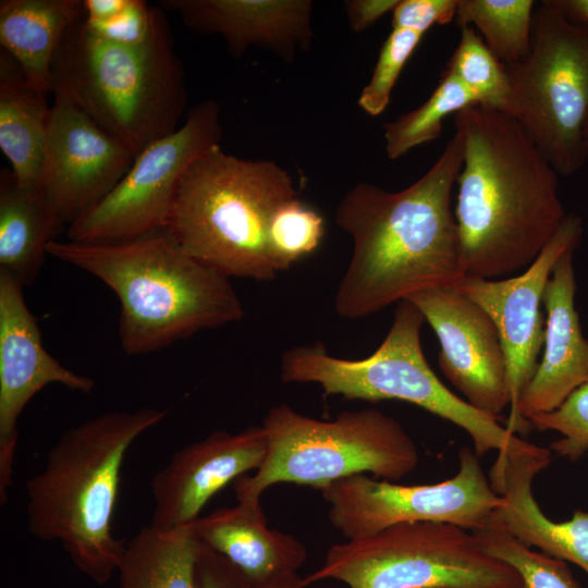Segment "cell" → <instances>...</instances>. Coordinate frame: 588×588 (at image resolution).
Instances as JSON below:
<instances>
[{"mask_svg": "<svg viewBox=\"0 0 588 588\" xmlns=\"http://www.w3.org/2000/svg\"><path fill=\"white\" fill-rule=\"evenodd\" d=\"M198 574L201 588H252L230 561L203 542H200Z\"/></svg>", "mask_w": 588, "mask_h": 588, "instance_id": "34", "label": "cell"}, {"mask_svg": "<svg viewBox=\"0 0 588 588\" xmlns=\"http://www.w3.org/2000/svg\"><path fill=\"white\" fill-rule=\"evenodd\" d=\"M297 197L285 169L216 145L182 176L166 231L189 256L228 278L269 281L279 270L268 246L275 209Z\"/></svg>", "mask_w": 588, "mask_h": 588, "instance_id": "6", "label": "cell"}, {"mask_svg": "<svg viewBox=\"0 0 588 588\" xmlns=\"http://www.w3.org/2000/svg\"><path fill=\"white\" fill-rule=\"evenodd\" d=\"M54 81L135 157L181 126L187 103L183 66L160 9L137 45L105 40L83 19L75 23L58 49Z\"/></svg>", "mask_w": 588, "mask_h": 588, "instance_id": "5", "label": "cell"}, {"mask_svg": "<svg viewBox=\"0 0 588 588\" xmlns=\"http://www.w3.org/2000/svg\"><path fill=\"white\" fill-rule=\"evenodd\" d=\"M457 0H400L392 11V28L424 35L431 26L455 19Z\"/></svg>", "mask_w": 588, "mask_h": 588, "instance_id": "33", "label": "cell"}, {"mask_svg": "<svg viewBox=\"0 0 588 588\" xmlns=\"http://www.w3.org/2000/svg\"><path fill=\"white\" fill-rule=\"evenodd\" d=\"M532 0H457L455 21L476 29L488 49L504 65L524 61L530 52Z\"/></svg>", "mask_w": 588, "mask_h": 588, "instance_id": "26", "label": "cell"}, {"mask_svg": "<svg viewBox=\"0 0 588 588\" xmlns=\"http://www.w3.org/2000/svg\"><path fill=\"white\" fill-rule=\"evenodd\" d=\"M400 0H348L347 19L354 32H364L383 15L392 12Z\"/></svg>", "mask_w": 588, "mask_h": 588, "instance_id": "35", "label": "cell"}, {"mask_svg": "<svg viewBox=\"0 0 588 588\" xmlns=\"http://www.w3.org/2000/svg\"><path fill=\"white\" fill-rule=\"evenodd\" d=\"M421 37L413 30L392 29L380 48L371 77L358 97V105L367 114L378 117L385 110L392 89Z\"/></svg>", "mask_w": 588, "mask_h": 588, "instance_id": "30", "label": "cell"}, {"mask_svg": "<svg viewBox=\"0 0 588 588\" xmlns=\"http://www.w3.org/2000/svg\"><path fill=\"white\" fill-rule=\"evenodd\" d=\"M425 318L409 301L399 303L380 346L363 359L329 354L323 344L295 345L281 357L284 383H315L326 395L379 402L397 400L417 405L462 428L477 456L507 450L515 433L450 391L429 366L420 342Z\"/></svg>", "mask_w": 588, "mask_h": 588, "instance_id": "7", "label": "cell"}, {"mask_svg": "<svg viewBox=\"0 0 588 588\" xmlns=\"http://www.w3.org/2000/svg\"><path fill=\"white\" fill-rule=\"evenodd\" d=\"M166 416V409L142 407L71 427L26 482L29 532L41 541H60L74 566L97 585L111 580L126 546L112 531L124 456Z\"/></svg>", "mask_w": 588, "mask_h": 588, "instance_id": "4", "label": "cell"}, {"mask_svg": "<svg viewBox=\"0 0 588 588\" xmlns=\"http://www.w3.org/2000/svg\"><path fill=\"white\" fill-rule=\"evenodd\" d=\"M474 105L477 101L471 93L443 72L438 86L422 105L383 124L387 156L399 159L411 149L438 138L448 115Z\"/></svg>", "mask_w": 588, "mask_h": 588, "instance_id": "27", "label": "cell"}, {"mask_svg": "<svg viewBox=\"0 0 588 588\" xmlns=\"http://www.w3.org/2000/svg\"><path fill=\"white\" fill-rule=\"evenodd\" d=\"M406 301L437 334L445 378L469 405L499 419L511 395L504 352L490 316L455 286L425 290Z\"/></svg>", "mask_w": 588, "mask_h": 588, "instance_id": "15", "label": "cell"}, {"mask_svg": "<svg viewBox=\"0 0 588 588\" xmlns=\"http://www.w3.org/2000/svg\"><path fill=\"white\" fill-rule=\"evenodd\" d=\"M194 538L230 561L250 586H258L297 569L307 559L294 536L267 525L260 501H237L184 526Z\"/></svg>", "mask_w": 588, "mask_h": 588, "instance_id": "21", "label": "cell"}, {"mask_svg": "<svg viewBox=\"0 0 588 588\" xmlns=\"http://www.w3.org/2000/svg\"><path fill=\"white\" fill-rule=\"evenodd\" d=\"M158 7L142 0H125L124 5L107 19L85 21L96 36L117 44L137 45L147 39L156 22Z\"/></svg>", "mask_w": 588, "mask_h": 588, "instance_id": "32", "label": "cell"}, {"mask_svg": "<svg viewBox=\"0 0 588 588\" xmlns=\"http://www.w3.org/2000/svg\"><path fill=\"white\" fill-rule=\"evenodd\" d=\"M550 462L549 449L523 439L498 452L490 483L502 503L491 519L523 544L572 562L588 574V511L577 510L571 519L553 522L534 497V479Z\"/></svg>", "mask_w": 588, "mask_h": 588, "instance_id": "18", "label": "cell"}, {"mask_svg": "<svg viewBox=\"0 0 588 588\" xmlns=\"http://www.w3.org/2000/svg\"><path fill=\"white\" fill-rule=\"evenodd\" d=\"M47 253L113 291L127 355L157 352L244 317L230 278L186 254L166 230L109 243L54 240Z\"/></svg>", "mask_w": 588, "mask_h": 588, "instance_id": "3", "label": "cell"}, {"mask_svg": "<svg viewBox=\"0 0 588 588\" xmlns=\"http://www.w3.org/2000/svg\"><path fill=\"white\" fill-rule=\"evenodd\" d=\"M444 73L466 87L477 105L505 113L509 81L505 66L471 26H461L460 41Z\"/></svg>", "mask_w": 588, "mask_h": 588, "instance_id": "28", "label": "cell"}, {"mask_svg": "<svg viewBox=\"0 0 588 588\" xmlns=\"http://www.w3.org/2000/svg\"><path fill=\"white\" fill-rule=\"evenodd\" d=\"M305 587L326 579L348 588H526L471 531L442 522H409L329 547Z\"/></svg>", "mask_w": 588, "mask_h": 588, "instance_id": "9", "label": "cell"}, {"mask_svg": "<svg viewBox=\"0 0 588 588\" xmlns=\"http://www.w3.org/2000/svg\"><path fill=\"white\" fill-rule=\"evenodd\" d=\"M42 189L64 229L102 200L135 156L102 128L59 82H53Z\"/></svg>", "mask_w": 588, "mask_h": 588, "instance_id": "13", "label": "cell"}, {"mask_svg": "<svg viewBox=\"0 0 588 588\" xmlns=\"http://www.w3.org/2000/svg\"><path fill=\"white\" fill-rule=\"evenodd\" d=\"M462 159L454 133L429 170L404 189L360 182L342 197L335 223L353 248L335 292L339 316L365 318L466 275L452 210Z\"/></svg>", "mask_w": 588, "mask_h": 588, "instance_id": "1", "label": "cell"}, {"mask_svg": "<svg viewBox=\"0 0 588 588\" xmlns=\"http://www.w3.org/2000/svg\"><path fill=\"white\" fill-rule=\"evenodd\" d=\"M324 234L322 216L297 197L281 204L268 226V246L279 272L314 253Z\"/></svg>", "mask_w": 588, "mask_h": 588, "instance_id": "29", "label": "cell"}, {"mask_svg": "<svg viewBox=\"0 0 588 588\" xmlns=\"http://www.w3.org/2000/svg\"><path fill=\"white\" fill-rule=\"evenodd\" d=\"M49 113L46 95L0 49V148L23 185L42 187Z\"/></svg>", "mask_w": 588, "mask_h": 588, "instance_id": "23", "label": "cell"}, {"mask_svg": "<svg viewBox=\"0 0 588 588\" xmlns=\"http://www.w3.org/2000/svg\"><path fill=\"white\" fill-rule=\"evenodd\" d=\"M583 232L581 218L567 215L537 259L520 274L503 279L465 275L454 285L479 305L498 329L511 395L505 427L513 433L519 397L537 370L544 343L541 304L546 284L559 258L577 247Z\"/></svg>", "mask_w": 588, "mask_h": 588, "instance_id": "14", "label": "cell"}, {"mask_svg": "<svg viewBox=\"0 0 588 588\" xmlns=\"http://www.w3.org/2000/svg\"><path fill=\"white\" fill-rule=\"evenodd\" d=\"M200 541L185 528L161 531L150 525L126 542L118 567L119 588H201Z\"/></svg>", "mask_w": 588, "mask_h": 588, "instance_id": "25", "label": "cell"}, {"mask_svg": "<svg viewBox=\"0 0 588 588\" xmlns=\"http://www.w3.org/2000/svg\"><path fill=\"white\" fill-rule=\"evenodd\" d=\"M568 19L588 25V0H549Z\"/></svg>", "mask_w": 588, "mask_h": 588, "instance_id": "36", "label": "cell"}, {"mask_svg": "<svg viewBox=\"0 0 588 588\" xmlns=\"http://www.w3.org/2000/svg\"><path fill=\"white\" fill-rule=\"evenodd\" d=\"M83 16L82 0H1V49L36 89L52 94L58 49L69 28Z\"/></svg>", "mask_w": 588, "mask_h": 588, "instance_id": "22", "label": "cell"}, {"mask_svg": "<svg viewBox=\"0 0 588 588\" xmlns=\"http://www.w3.org/2000/svg\"><path fill=\"white\" fill-rule=\"evenodd\" d=\"M267 450L261 425L235 433L215 431L185 445L151 479L155 507L149 525L161 531L188 525L219 490L257 470Z\"/></svg>", "mask_w": 588, "mask_h": 588, "instance_id": "17", "label": "cell"}, {"mask_svg": "<svg viewBox=\"0 0 588 588\" xmlns=\"http://www.w3.org/2000/svg\"><path fill=\"white\" fill-rule=\"evenodd\" d=\"M462 143L454 217L466 275L529 267L565 217L559 174L509 114L474 105L454 114Z\"/></svg>", "mask_w": 588, "mask_h": 588, "instance_id": "2", "label": "cell"}, {"mask_svg": "<svg viewBox=\"0 0 588 588\" xmlns=\"http://www.w3.org/2000/svg\"><path fill=\"white\" fill-rule=\"evenodd\" d=\"M583 136H584L585 146H586V149H587V152H588V113H587L585 124H584Z\"/></svg>", "mask_w": 588, "mask_h": 588, "instance_id": "38", "label": "cell"}, {"mask_svg": "<svg viewBox=\"0 0 588 588\" xmlns=\"http://www.w3.org/2000/svg\"><path fill=\"white\" fill-rule=\"evenodd\" d=\"M23 286L0 269V503L8 501L17 445V421L27 403L46 385L58 383L89 394L94 379L74 372L44 347Z\"/></svg>", "mask_w": 588, "mask_h": 588, "instance_id": "16", "label": "cell"}, {"mask_svg": "<svg viewBox=\"0 0 588 588\" xmlns=\"http://www.w3.org/2000/svg\"><path fill=\"white\" fill-rule=\"evenodd\" d=\"M62 231L42 187L23 185L12 170H1L0 269L23 287L34 284L48 244Z\"/></svg>", "mask_w": 588, "mask_h": 588, "instance_id": "24", "label": "cell"}, {"mask_svg": "<svg viewBox=\"0 0 588 588\" xmlns=\"http://www.w3.org/2000/svg\"><path fill=\"white\" fill-rule=\"evenodd\" d=\"M512 117L561 176L585 166L588 113V25L575 22L549 0L534 12L527 58L505 66Z\"/></svg>", "mask_w": 588, "mask_h": 588, "instance_id": "10", "label": "cell"}, {"mask_svg": "<svg viewBox=\"0 0 588 588\" xmlns=\"http://www.w3.org/2000/svg\"><path fill=\"white\" fill-rule=\"evenodd\" d=\"M252 588H306L297 573H290Z\"/></svg>", "mask_w": 588, "mask_h": 588, "instance_id": "37", "label": "cell"}, {"mask_svg": "<svg viewBox=\"0 0 588 588\" xmlns=\"http://www.w3.org/2000/svg\"><path fill=\"white\" fill-rule=\"evenodd\" d=\"M575 249H567L559 258L544 287L543 305L548 316L543 353L519 397L514 433L528 430L529 418L558 408L588 380V341L575 308Z\"/></svg>", "mask_w": 588, "mask_h": 588, "instance_id": "19", "label": "cell"}, {"mask_svg": "<svg viewBox=\"0 0 588 588\" xmlns=\"http://www.w3.org/2000/svg\"><path fill=\"white\" fill-rule=\"evenodd\" d=\"M261 427L267 454L252 476L233 482L237 501L258 502L264 491L280 482L322 490L362 474L396 481L419 463L416 443L403 426L373 408L322 420L280 404L268 411Z\"/></svg>", "mask_w": 588, "mask_h": 588, "instance_id": "8", "label": "cell"}, {"mask_svg": "<svg viewBox=\"0 0 588 588\" xmlns=\"http://www.w3.org/2000/svg\"><path fill=\"white\" fill-rule=\"evenodd\" d=\"M221 138L219 103H198L176 131L139 152L117 186L69 225L68 240L109 243L166 230L185 171Z\"/></svg>", "mask_w": 588, "mask_h": 588, "instance_id": "11", "label": "cell"}, {"mask_svg": "<svg viewBox=\"0 0 588 588\" xmlns=\"http://www.w3.org/2000/svg\"><path fill=\"white\" fill-rule=\"evenodd\" d=\"M193 32L221 35L229 53L264 48L286 62L310 48L314 4L309 0H162Z\"/></svg>", "mask_w": 588, "mask_h": 588, "instance_id": "20", "label": "cell"}, {"mask_svg": "<svg viewBox=\"0 0 588 588\" xmlns=\"http://www.w3.org/2000/svg\"><path fill=\"white\" fill-rule=\"evenodd\" d=\"M458 458L457 473L432 485H400L367 474L339 480L320 490L329 503V520L345 540L409 522H442L470 531L482 528L502 498L476 453L463 448Z\"/></svg>", "mask_w": 588, "mask_h": 588, "instance_id": "12", "label": "cell"}, {"mask_svg": "<svg viewBox=\"0 0 588 588\" xmlns=\"http://www.w3.org/2000/svg\"><path fill=\"white\" fill-rule=\"evenodd\" d=\"M528 421L538 430L559 432L562 437L551 443V449L560 456L577 461L588 451V380L558 408L537 414Z\"/></svg>", "mask_w": 588, "mask_h": 588, "instance_id": "31", "label": "cell"}]
</instances>
